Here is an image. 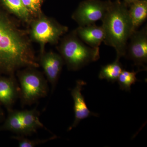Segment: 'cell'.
<instances>
[{"label":"cell","mask_w":147,"mask_h":147,"mask_svg":"<svg viewBox=\"0 0 147 147\" xmlns=\"http://www.w3.org/2000/svg\"><path fill=\"white\" fill-rule=\"evenodd\" d=\"M0 11V74L11 75L23 67L39 66L23 32Z\"/></svg>","instance_id":"cell-1"},{"label":"cell","mask_w":147,"mask_h":147,"mask_svg":"<svg viewBox=\"0 0 147 147\" xmlns=\"http://www.w3.org/2000/svg\"><path fill=\"white\" fill-rule=\"evenodd\" d=\"M128 6L124 1L109 0L108 9L101 20L105 45L113 47L119 60L126 55L128 40L134 31L129 13Z\"/></svg>","instance_id":"cell-2"},{"label":"cell","mask_w":147,"mask_h":147,"mask_svg":"<svg viewBox=\"0 0 147 147\" xmlns=\"http://www.w3.org/2000/svg\"><path fill=\"white\" fill-rule=\"evenodd\" d=\"M58 50L69 70L77 71L100 58L99 47H92L82 41L75 30L62 39Z\"/></svg>","instance_id":"cell-3"},{"label":"cell","mask_w":147,"mask_h":147,"mask_svg":"<svg viewBox=\"0 0 147 147\" xmlns=\"http://www.w3.org/2000/svg\"><path fill=\"white\" fill-rule=\"evenodd\" d=\"M35 67H26L17 71L20 87L19 99L21 106L31 105L47 96L49 92L48 82L44 75Z\"/></svg>","instance_id":"cell-4"},{"label":"cell","mask_w":147,"mask_h":147,"mask_svg":"<svg viewBox=\"0 0 147 147\" xmlns=\"http://www.w3.org/2000/svg\"><path fill=\"white\" fill-rule=\"evenodd\" d=\"M8 115L1 125L0 131H11L17 135L28 137L45 128L40 121V113L36 108L32 110H7Z\"/></svg>","instance_id":"cell-5"},{"label":"cell","mask_w":147,"mask_h":147,"mask_svg":"<svg viewBox=\"0 0 147 147\" xmlns=\"http://www.w3.org/2000/svg\"><path fill=\"white\" fill-rule=\"evenodd\" d=\"M67 30V27L52 18L40 15L32 23L30 34L32 39L40 45L42 53L45 44L57 43L61 37Z\"/></svg>","instance_id":"cell-6"},{"label":"cell","mask_w":147,"mask_h":147,"mask_svg":"<svg viewBox=\"0 0 147 147\" xmlns=\"http://www.w3.org/2000/svg\"><path fill=\"white\" fill-rule=\"evenodd\" d=\"M109 4V0H85L80 3L71 17L79 26L95 24L104 17Z\"/></svg>","instance_id":"cell-7"},{"label":"cell","mask_w":147,"mask_h":147,"mask_svg":"<svg viewBox=\"0 0 147 147\" xmlns=\"http://www.w3.org/2000/svg\"><path fill=\"white\" fill-rule=\"evenodd\" d=\"M127 48L126 55L138 67L146 70L147 63V28L145 26L140 30L134 31L130 36Z\"/></svg>","instance_id":"cell-8"},{"label":"cell","mask_w":147,"mask_h":147,"mask_svg":"<svg viewBox=\"0 0 147 147\" xmlns=\"http://www.w3.org/2000/svg\"><path fill=\"white\" fill-rule=\"evenodd\" d=\"M41 54L40 64L43 69L47 82L51 84L53 92L57 86L64 61L60 55L55 52H43Z\"/></svg>","instance_id":"cell-9"},{"label":"cell","mask_w":147,"mask_h":147,"mask_svg":"<svg viewBox=\"0 0 147 147\" xmlns=\"http://www.w3.org/2000/svg\"><path fill=\"white\" fill-rule=\"evenodd\" d=\"M86 83L79 80L76 81V85L71 90V94L74 102V120L71 126L69 127L68 131H70L76 127L82 120L92 116L97 117V114L91 112L87 107L84 96L82 95V88Z\"/></svg>","instance_id":"cell-10"},{"label":"cell","mask_w":147,"mask_h":147,"mask_svg":"<svg viewBox=\"0 0 147 147\" xmlns=\"http://www.w3.org/2000/svg\"><path fill=\"white\" fill-rule=\"evenodd\" d=\"M0 77V104L7 110L13 109L16 100L19 98L20 87L13 75Z\"/></svg>","instance_id":"cell-11"},{"label":"cell","mask_w":147,"mask_h":147,"mask_svg":"<svg viewBox=\"0 0 147 147\" xmlns=\"http://www.w3.org/2000/svg\"><path fill=\"white\" fill-rule=\"evenodd\" d=\"M75 31L79 38L92 47H99L105 38V34L102 27L96 26L95 24L79 26Z\"/></svg>","instance_id":"cell-12"},{"label":"cell","mask_w":147,"mask_h":147,"mask_svg":"<svg viewBox=\"0 0 147 147\" xmlns=\"http://www.w3.org/2000/svg\"><path fill=\"white\" fill-rule=\"evenodd\" d=\"M129 13L133 28L136 30L144 22L147 17V1L138 0L129 5Z\"/></svg>","instance_id":"cell-13"},{"label":"cell","mask_w":147,"mask_h":147,"mask_svg":"<svg viewBox=\"0 0 147 147\" xmlns=\"http://www.w3.org/2000/svg\"><path fill=\"white\" fill-rule=\"evenodd\" d=\"M0 2L7 10L21 20L27 22L30 21L31 14L22 0H0Z\"/></svg>","instance_id":"cell-14"},{"label":"cell","mask_w":147,"mask_h":147,"mask_svg":"<svg viewBox=\"0 0 147 147\" xmlns=\"http://www.w3.org/2000/svg\"><path fill=\"white\" fill-rule=\"evenodd\" d=\"M123 70L122 65L119 60L116 59L114 62L102 67L98 77L100 79H106L108 82L114 83L117 81Z\"/></svg>","instance_id":"cell-15"},{"label":"cell","mask_w":147,"mask_h":147,"mask_svg":"<svg viewBox=\"0 0 147 147\" xmlns=\"http://www.w3.org/2000/svg\"><path fill=\"white\" fill-rule=\"evenodd\" d=\"M140 70L129 71L123 69L117 81L118 82L120 89L125 91H130L131 85L139 81L136 77V75Z\"/></svg>","instance_id":"cell-16"},{"label":"cell","mask_w":147,"mask_h":147,"mask_svg":"<svg viewBox=\"0 0 147 147\" xmlns=\"http://www.w3.org/2000/svg\"><path fill=\"white\" fill-rule=\"evenodd\" d=\"M57 138L56 136L50 137L45 139H31L24 136H13L11 139L16 140L18 143V146L20 147H34L38 145L45 144L48 142L52 141Z\"/></svg>","instance_id":"cell-17"},{"label":"cell","mask_w":147,"mask_h":147,"mask_svg":"<svg viewBox=\"0 0 147 147\" xmlns=\"http://www.w3.org/2000/svg\"><path fill=\"white\" fill-rule=\"evenodd\" d=\"M25 7L31 15L39 16L44 0H22Z\"/></svg>","instance_id":"cell-18"},{"label":"cell","mask_w":147,"mask_h":147,"mask_svg":"<svg viewBox=\"0 0 147 147\" xmlns=\"http://www.w3.org/2000/svg\"><path fill=\"white\" fill-rule=\"evenodd\" d=\"M1 104H0V123L5 119L4 113L1 107Z\"/></svg>","instance_id":"cell-19"},{"label":"cell","mask_w":147,"mask_h":147,"mask_svg":"<svg viewBox=\"0 0 147 147\" xmlns=\"http://www.w3.org/2000/svg\"><path fill=\"white\" fill-rule=\"evenodd\" d=\"M124 1L125 2L127 5L128 6L129 5L131 4L132 3L136 1H138V0H124Z\"/></svg>","instance_id":"cell-20"},{"label":"cell","mask_w":147,"mask_h":147,"mask_svg":"<svg viewBox=\"0 0 147 147\" xmlns=\"http://www.w3.org/2000/svg\"><path fill=\"white\" fill-rule=\"evenodd\" d=\"M140 1H147V0H140Z\"/></svg>","instance_id":"cell-21"}]
</instances>
